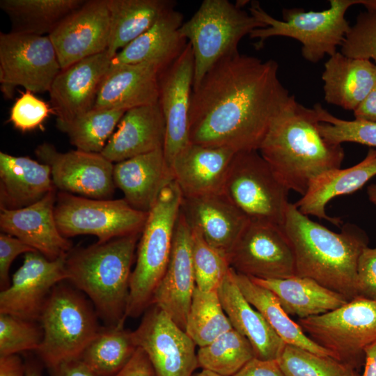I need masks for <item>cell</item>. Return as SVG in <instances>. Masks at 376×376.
Here are the masks:
<instances>
[{
	"label": "cell",
	"mask_w": 376,
	"mask_h": 376,
	"mask_svg": "<svg viewBox=\"0 0 376 376\" xmlns=\"http://www.w3.org/2000/svg\"><path fill=\"white\" fill-rule=\"evenodd\" d=\"M278 72L276 61L239 52L217 62L193 88L190 143L235 152L258 150L293 96Z\"/></svg>",
	"instance_id": "6da1fadb"
},
{
	"label": "cell",
	"mask_w": 376,
	"mask_h": 376,
	"mask_svg": "<svg viewBox=\"0 0 376 376\" xmlns=\"http://www.w3.org/2000/svg\"><path fill=\"white\" fill-rule=\"evenodd\" d=\"M318 115L293 95L271 124L258 152L280 181L302 196L320 174L340 168L345 157L340 144L320 134Z\"/></svg>",
	"instance_id": "7a4b0ae2"
},
{
	"label": "cell",
	"mask_w": 376,
	"mask_h": 376,
	"mask_svg": "<svg viewBox=\"0 0 376 376\" xmlns=\"http://www.w3.org/2000/svg\"><path fill=\"white\" fill-rule=\"evenodd\" d=\"M283 228L293 250L295 276L312 279L348 301L357 297L358 261L368 244L362 229L347 224L340 233L334 232L291 203Z\"/></svg>",
	"instance_id": "3957f363"
},
{
	"label": "cell",
	"mask_w": 376,
	"mask_h": 376,
	"mask_svg": "<svg viewBox=\"0 0 376 376\" xmlns=\"http://www.w3.org/2000/svg\"><path fill=\"white\" fill-rule=\"evenodd\" d=\"M141 233L70 250L67 280L92 301L97 315L109 327H123L131 267Z\"/></svg>",
	"instance_id": "277c9868"
},
{
	"label": "cell",
	"mask_w": 376,
	"mask_h": 376,
	"mask_svg": "<svg viewBox=\"0 0 376 376\" xmlns=\"http://www.w3.org/2000/svg\"><path fill=\"white\" fill-rule=\"evenodd\" d=\"M182 201V194L173 181L148 212L130 276L126 318L139 317L151 305L169 262Z\"/></svg>",
	"instance_id": "5b68a950"
},
{
	"label": "cell",
	"mask_w": 376,
	"mask_h": 376,
	"mask_svg": "<svg viewBox=\"0 0 376 376\" xmlns=\"http://www.w3.org/2000/svg\"><path fill=\"white\" fill-rule=\"evenodd\" d=\"M330 7L322 11H305L302 8H283V20L277 19L260 6L259 2L251 3L249 13L266 26L253 30L249 37L258 39L256 48L271 37L292 38L302 44L301 54L311 63L337 52L350 29L345 19L347 9L358 0H331Z\"/></svg>",
	"instance_id": "8992f818"
},
{
	"label": "cell",
	"mask_w": 376,
	"mask_h": 376,
	"mask_svg": "<svg viewBox=\"0 0 376 376\" xmlns=\"http://www.w3.org/2000/svg\"><path fill=\"white\" fill-rule=\"evenodd\" d=\"M265 26L238 3L204 0L193 16L180 28L194 54L193 88L221 59L239 52L238 45L245 36Z\"/></svg>",
	"instance_id": "52a82bcc"
},
{
	"label": "cell",
	"mask_w": 376,
	"mask_h": 376,
	"mask_svg": "<svg viewBox=\"0 0 376 376\" xmlns=\"http://www.w3.org/2000/svg\"><path fill=\"white\" fill-rule=\"evenodd\" d=\"M97 313L75 290L56 285L42 309L40 320L42 340L38 352L54 370L61 364L79 359L101 329Z\"/></svg>",
	"instance_id": "ba28073f"
},
{
	"label": "cell",
	"mask_w": 376,
	"mask_h": 376,
	"mask_svg": "<svg viewBox=\"0 0 376 376\" xmlns=\"http://www.w3.org/2000/svg\"><path fill=\"white\" fill-rule=\"evenodd\" d=\"M289 191L259 152L250 150L235 154L223 192L249 221L283 226Z\"/></svg>",
	"instance_id": "9c48e42d"
},
{
	"label": "cell",
	"mask_w": 376,
	"mask_h": 376,
	"mask_svg": "<svg viewBox=\"0 0 376 376\" xmlns=\"http://www.w3.org/2000/svg\"><path fill=\"white\" fill-rule=\"evenodd\" d=\"M148 212L132 207L123 199H96L61 191L54 214L60 233L69 237L93 235L104 242L141 233Z\"/></svg>",
	"instance_id": "30bf717a"
},
{
	"label": "cell",
	"mask_w": 376,
	"mask_h": 376,
	"mask_svg": "<svg viewBox=\"0 0 376 376\" xmlns=\"http://www.w3.org/2000/svg\"><path fill=\"white\" fill-rule=\"evenodd\" d=\"M303 331L334 358L352 366L376 342V301L357 297L324 314L299 319Z\"/></svg>",
	"instance_id": "8fae6325"
},
{
	"label": "cell",
	"mask_w": 376,
	"mask_h": 376,
	"mask_svg": "<svg viewBox=\"0 0 376 376\" xmlns=\"http://www.w3.org/2000/svg\"><path fill=\"white\" fill-rule=\"evenodd\" d=\"M61 70L48 36L0 33L1 90L11 98L17 86L32 93L49 92Z\"/></svg>",
	"instance_id": "7c38bea8"
},
{
	"label": "cell",
	"mask_w": 376,
	"mask_h": 376,
	"mask_svg": "<svg viewBox=\"0 0 376 376\" xmlns=\"http://www.w3.org/2000/svg\"><path fill=\"white\" fill-rule=\"evenodd\" d=\"M237 273L259 279H281L295 276L292 248L283 226L249 221L227 256Z\"/></svg>",
	"instance_id": "4fadbf2b"
},
{
	"label": "cell",
	"mask_w": 376,
	"mask_h": 376,
	"mask_svg": "<svg viewBox=\"0 0 376 376\" xmlns=\"http://www.w3.org/2000/svg\"><path fill=\"white\" fill-rule=\"evenodd\" d=\"M132 336L148 357L156 376H192L198 367L196 344L156 305L144 313Z\"/></svg>",
	"instance_id": "5bb4252c"
},
{
	"label": "cell",
	"mask_w": 376,
	"mask_h": 376,
	"mask_svg": "<svg viewBox=\"0 0 376 376\" xmlns=\"http://www.w3.org/2000/svg\"><path fill=\"white\" fill-rule=\"evenodd\" d=\"M35 152L49 166L56 189L96 199H107L113 194L114 164L101 153L77 149L61 152L48 143L39 145Z\"/></svg>",
	"instance_id": "9a60e30c"
},
{
	"label": "cell",
	"mask_w": 376,
	"mask_h": 376,
	"mask_svg": "<svg viewBox=\"0 0 376 376\" xmlns=\"http://www.w3.org/2000/svg\"><path fill=\"white\" fill-rule=\"evenodd\" d=\"M66 257L49 260L38 251L25 253L10 285L0 292V313L30 321L39 319L54 288L67 280Z\"/></svg>",
	"instance_id": "2e32d148"
},
{
	"label": "cell",
	"mask_w": 376,
	"mask_h": 376,
	"mask_svg": "<svg viewBox=\"0 0 376 376\" xmlns=\"http://www.w3.org/2000/svg\"><path fill=\"white\" fill-rule=\"evenodd\" d=\"M194 76V58L187 42L181 54L159 77V103L166 123L163 148L167 163L190 143L189 110Z\"/></svg>",
	"instance_id": "e0dca14e"
},
{
	"label": "cell",
	"mask_w": 376,
	"mask_h": 376,
	"mask_svg": "<svg viewBox=\"0 0 376 376\" xmlns=\"http://www.w3.org/2000/svg\"><path fill=\"white\" fill-rule=\"evenodd\" d=\"M110 18L107 0L85 1L48 36L61 70L107 49Z\"/></svg>",
	"instance_id": "ac0fdd59"
},
{
	"label": "cell",
	"mask_w": 376,
	"mask_h": 376,
	"mask_svg": "<svg viewBox=\"0 0 376 376\" xmlns=\"http://www.w3.org/2000/svg\"><path fill=\"white\" fill-rule=\"evenodd\" d=\"M196 287L191 228L180 211L169 262L154 292L151 305H156L162 309L178 327L185 331Z\"/></svg>",
	"instance_id": "d6986e66"
},
{
	"label": "cell",
	"mask_w": 376,
	"mask_h": 376,
	"mask_svg": "<svg viewBox=\"0 0 376 376\" xmlns=\"http://www.w3.org/2000/svg\"><path fill=\"white\" fill-rule=\"evenodd\" d=\"M56 195L54 189L29 206L19 209L0 207L1 231L17 237L49 260L67 256L71 243L56 224Z\"/></svg>",
	"instance_id": "ffe728a7"
},
{
	"label": "cell",
	"mask_w": 376,
	"mask_h": 376,
	"mask_svg": "<svg viewBox=\"0 0 376 376\" xmlns=\"http://www.w3.org/2000/svg\"><path fill=\"white\" fill-rule=\"evenodd\" d=\"M111 60L105 50L60 71L49 91L56 120L69 121L94 107Z\"/></svg>",
	"instance_id": "44dd1931"
},
{
	"label": "cell",
	"mask_w": 376,
	"mask_h": 376,
	"mask_svg": "<svg viewBox=\"0 0 376 376\" xmlns=\"http://www.w3.org/2000/svg\"><path fill=\"white\" fill-rule=\"evenodd\" d=\"M180 211L190 228L226 257L249 221L224 192L182 197Z\"/></svg>",
	"instance_id": "7402d4cb"
},
{
	"label": "cell",
	"mask_w": 376,
	"mask_h": 376,
	"mask_svg": "<svg viewBox=\"0 0 376 376\" xmlns=\"http://www.w3.org/2000/svg\"><path fill=\"white\" fill-rule=\"evenodd\" d=\"M236 152L190 143L173 159L174 181L184 198L221 193Z\"/></svg>",
	"instance_id": "603a6c76"
},
{
	"label": "cell",
	"mask_w": 376,
	"mask_h": 376,
	"mask_svg": "<svg viewBox=\"0 0 376 376\" xmlns=\"http://www.w3.org/2000/svg\"><path fill=\"white\" fill-rule=\"evenodd\" d=\"M160 72L159 67L150 63H111L93 108L127 111L157 103Z\"/></svg>",
	"instance_id": "cb8c5ba5"
},
{
	"label": "cell",
	"mask_w": 376,
	"mask_h": 376,
	"mask_svg": "<svg viewBox=\"0 0 376 376\" xmlns=\"http://www.w3.org/2000/svg\"><path fill=\"white\" fill-rule=\"evenodd\" d=\"M113 181L132 207L148 213L174 176L159 149L116 163Z\"/></svg>",
	"instance_id": "d4e9b609"
},
{
	"label": "cell",
	"mask_w": 376,
	"mask_h": 376,
	"mask_svg": "<svg viewBox=\"0 0 376 376\" xmlns=\"http://www.w3.org/2000/svg\"><path fill=\"white\" fill-rule=\"evenodd\" d=\"M101 154L111 162L163 149L166 123L159 102L127 110Z\"/></svg>",
	"instance_id": "484cf974"
},
{
	"label": "cell",
	"mask_w": 376,
	"mask_h": 376,
	"mask_svg": "<svg viewBox=\"0 0 376 376\" xmlns=\"http://www.w3.org/2000/svg\"><path fill=\"white\" fill-rule=\"evenodd\" d=\"M217 290L233 329L248 340L255 357L263 360L276 359L285 343L244 297L231 267Z\"/></svg>",
	"instance_id": "4316f807"
},
{
	"label": "cell",
	"mask_w": 376,
	"mask_h": 376,
	"mask_svg": "<svg viewBox=\"0 0 376 376\" xmlns=\"http://www.w3.org/2000/svg\"><path fill=\"white\" fill-rule=\"evenodd\" d=\"M183 18L182 13L174 8L169 9L149 29L119 51L111 63H150L163 71L175 61L187 45V40L180 32Z\"/></svg>",
	"instance_id": "83f0119b"
},
{
	"label": "cell",
	"mask_w": 376,
	"mask_h": 376,
	"mask_svg": "<svg viewBox=\"0 0 376 376\" xmlns=\"http://www.w3.org/2000/svg\"><path fill=\"white\" fill-rule=\"evenodd\" d=\"M375 175L376 149L370 148L365 158L354 166L330 170L315 178L305 194L295 205L306 216L324 219L338 226L341 220L327 214V204L338 196L355 192Z\"/></svg>",
	"instance_id": "f1b7e54d"
},
{
	"label": "cell",
	"mask_w": 376,
	"mask_h": 376,
	"mask_svg": "<svg viewBox=\"0 0 376 376\" xmlns=\"http://www.w3.org/2000/svg\"><path fill=\"white\" fill-rule=\"evenodd\" d=\"M54 189L48 165L28 157L0 152V207H24Z\"/></svg>",
	"instance_id": "f546056e"
},
{
	"label": "cell",
	"mask_w": 376,
	"mask_h": 376,
	"mask_svg": "<svg viewBox=\"0 0 376 376\" xmlns=\"http://www.w3.org/2000/svg\"><path fill=\"white\" fill-rule=\"evenodd\" d=\"M322 79L325 101L354 111L376 84V65L337 52L324 63Z\"/></svg>",
	"instance_id": "4dcf8cb0"
},
{
	"label": "cell",
	"mask_w": 376,
	"mask_h": 376,
	"mask_svg": "<svg viewBox=\"0 0 376 376\" xmlns=\"http://www.w3.org/2000/svg\"><path fill=\"white\" fill-rule=\"evenodd\" d=\"M250 279L272 292L289 315H296L299 319L324 314L348 301L341 294L307 277L294 276L267 280Z\"/></svg>",
	"instance_id": "1f68e13d"
},
{
	"label": "cell",
	"mask_w": 376,
	"mask_h": 376,
	"mask_svg": "<svg viewBox=\"0 0 376 376\" xmlns=\"http://www.w3.org/2000/svg\"><path fill=\"white\" fill-rule=\"evenodd\" d=\"M110 27L107 52L116 54L149 29L167 10L171 0H107Z\"/></svg>",
	"instance_id": "d6a6232c"
},
{
	"label": "cell",
	"mask_w": 376,
	"mask_h": 376,
	"mask_svg": "<svg viewBox=\"0 0 376 376\" xmlns=\"http://www.w3.org/2000/svg\"><path fill=\"white\" fill-rule=\"evenodd\" d=\"M233 273L235 281L244 297L263 315L285 344L334 358L330 351L306 336L299 324L293 321L283 310L272 292L257 284L249 277L237 273L234 269Z\"/></svg>",
	"instance_id": "836d02e7"
},
{
	"label": "cell",
	"mask_w": 376,
	"mask_h": 376,
	"mask_svg": "<svg viewBox=\"0 0 376 376\" xmlns=\"http://www.w3.org/2000/svg\"><path fill=\"white\" fill-rule=\"evenodd\" d=\"M84 0H1L0 8L11 22V32L49 36Z\"/></svg>",
	"instance_id": "e575fe53"
},
{
	"label": "cell",
	"mask_w": 376,
	"mask_h": 376,
	"mask_svg": "<svg viewBox=\"0 0 376 376\" xmlns=\"http://www.w3.org/2000/svg\"><path fill=\"white\" fill-rule=\"evenodd\" d=\"M132 331L118 327L100 329L80 358L99 376H114L136 351Z\"/></svg>",
	"instance_id": "d590c367"
},
{
	"label": "cell",
	"mask_w": 376,
	"mask_h": 376,
	"mask_svg": "<svg viewBox=\"0 0 376 376\" xmlns=\"http://www.w3.org/2000/svg\"><path fill=\"white\" fill-rule=\"evenodd\" d=\"M126 111L93 108L69 121L56 120L77 150L101 153Z\"/></svg>",
	"instance_id": "8d00e7d4"
},
{
	"label": "cell",
	"mask_w": 376,
	"mask_h": 376,
	"mask_svg": "<svg viewBox=\"0 0 376 376\" xmlns=\"http://www.w3.org/2000/svg\"><path fill=\"white\" fill-rule=\"evenodd\" d=\"M232 329L218 290L203 292L196 287L185 327L194 343L205 346Z\"/></svg>",
	"instance_id": "74e56055"
},
{
	"label": "cell",
	"mask_w": 376,
	"mask_h": 376,
	"mask_svg": "<svg viewBox=\"0 0 376 376\" xmlns=\"http://www.w3.org/2000/svg\"><path fill=\"white\" fill-rule=\"evenodd\" d=\"M255 357L248 340L232 329L197 351L198 367L233 376Z\"/></svg>",
	"instance_id": "f35d334b"
},
{
	"label": "cell",
	"mask_w": 376,
	"mask_h": 376,
	"mask_svg": "<svg viewBox=\"0 0 376 376\" xmlns=\"http://www.w3.org/2000/svg\"><path fill=\"white\" fill-rule=\"evenodd\" d=\"M285 376H354L350 366L331 357L319 355L285 344L276 359Z\"/></svg>",
	"instance_id": "ab89813d"
},
{
	"label": "cell",
	"mask_w": 376,
	"mask_h": 376,
	"mask_svg": "<svg viewBox=\"0 0 376 376\" xmlns=\"http://www.w3.org/2000/svg\"><path fill=\"white\" fill-rule=\"evenodd\" d=\"M191 240L196 288L203 292L217 290L230 267L227 257L191 228Z\"/></svg>",
	"instance_id": "60d3db41"
},
{
	"label": "cell",
	"mask_w": 376,
	"mask_h": 376,
	"mask_svg": "<svg viewBox=\"0 0 376 376\" xmlns=\"http://www.w3.org/2000/svg\"><path fill=\"white\" fill-rule=\"evenodd\" d=\"M313 108L320 120L318 130L329 143L341 145L345 142H352L376 147V122L338 118L319 103H316Z\"/></svg>",
	"instance_id": "b9f144b4"
},
{
	"label": "cell",
	"mask_w": 376,
	"mask_h": 376,
	"mask_svg": "<svg viewBox=\"0 0 376 376\" xmlns=\"http://www.w3.org/2000/svg\"><path fill=\"white\" fill-rule=\"evenodd\" d=\"M42 329L30 320L0 313V356L36 350L42 340Z\"/></svg>",
	"instance_id": "7bdbcfd3"
},
{
	"label": "cell",
	"mask_w": 376,
	"mask_h": 376,
	"mask_svg": "<svg viewBox=\"0 0 376 376\" xmlns=\"http://www.w3.org/2000/svg\"><path fill=\"white\" fill-rule=\"evenodd\" d=\"M340 47L343 55L354 58H373L376 65V11L361 13Z\"/></svg>",
	"instance_id": "ee69618b"
},
{
	"label": "cell",
	"mask_w": 376,
	"mask_h": 376,
	"mask_svg": "<svg viewBox=\"0 0 376 376\" xmlns=\"http://www.w3.org/2000/svg\"><path fill=\"white\" fill-rule=\"evenodd\" d=\"M50 112L49 104L26 91L13 105L9 121L22 132L31 131L41 126Z\"/></svg>",
	"instance_id": "f6af8a7d"
},
{
	"label": "cell",
	"mask_w": 376,
	"mask_h": 376,
	"mask_svg": "<svg viewBox=\"0 0 376 376\" xmlns=\"http://www.w3.org/2000/svg\"><path fill=\"white\" fill-rule=\"evenodd\" d=\"M357 297L376 301V248L364 249L357 265Z\"/></svg>",
	"instance_id": "bcb514c9"
},
{
	"label": "cell",
	"mask_w": 376,
	"mask_h": 376,
	"mask_svg": "<svg viewBox=\"0 0 376 376\" xmlns=\"http://www.w3.org/2000/svg\"><path fill=\"white\" fill-rule=\"evenodd\" d=\"M37 251L17 237L4 233L0 234V286L8 287L9 270L13 261L21 253Z\"/></svg>",
	"instance_id": "7dc6e473"
},
{
	"label": "cell",
	"mask_w": 376,
	"mask_h": 376,
	"mask_svg": "<svg viewBox=\"0 0 376 376\" xmlns=\"http://www.w3.org/2000/svg\"><path fill=\"white\" fill-rule=\"evenodd\" d=\"M233 376H285V375L276 359L263 360L254 357Z\"/></svg>",
	"instance_id": "c3c4849f"
},
{
	"label": "cell",
	"mask_w": 376,
	"mask_h": 376,
	"mask_svg": "<svg viewBox=\"0 0 376 376\" xmlns=\"http://www.w3.org/2000/svg\"><path fill=\"white\" fill-rule=\"evenodd\" d=\"M114 376H156L154 369L140 347H137L128 363Z\"/></svg>",
	"instance_id": "681fc988"
},
{
	"label": "cell",
	"mask_w": 376,
	"mask_h": 376,
	"mask_svg": "<svg viewBox=\"0 0 376 376\" xmlns=\"http://www.w3.org/2000/svg\"><path fill=\"white\" fill-rule=\"evenodd\" d=\"M54 370L57 376H99L81 359L64 363Z\"/></svg>",
	"instance_id": "f907efd6"
},
{
	"label": "cell",
	"mask_w": 376,
	"mask_h": 376,
	"mask_svg": "<svg viewBox=\"0 0 376 376\" xmlns=\"http://www.w3.org/2000/svg\"><path fill=\"white\" fill-rule=\"evenodd\" d=\"M353 112L356 120L376 122V84Z\"/></svg>",
	"instance_id": "816d5d0a"
},
{
	"label": "cell",
	"mask_w": 376,
	"mask_h": 376,
	"mask_svg": "<svg viewBox=\"0 0 376 376\" xmlns=\"http://www.w3.org/2000/svg\"><path fill=\"white\" fill-rule=\"evenodd\" d=\"M0 376H26V368L17 354L0 356Z\"/></svg>",
	"instance_id": "f5cc1de1"
},
{
	"label": "cell",
	"mask_w": 376,
	"mask_h": 376,
	"mask_svg": "<svg viewBox=\"0 0 376 376\" xmlns=\"http://www.w3.org/2000/svg\"><path fill=\"white\" fill-rule=\"evenodd\" d=\"M364 357V370L361 376H376V342L365 348Z\"/></svg>",
	"instance_id": "db71d44e"
},
{
	"label": "cell",
	"mask_w": 376,
	"mask_h": 376,
	"mask_svg": "<svg viewBox=\"0 0 376 376\" xmlns=\"http://www.w3.org/2000/svg\"><path fill=\"white\" fill-rule=\"evenodd\" d=\"M367 194L370 201L376 205V184H372L368 187Z\"/></svg>",
	"instance_id": "11a10c76"
},
{
	"label": "cell",
	"mask_w": 376,
	"mask_h": 376,
	"mask_svg": "<svg viewBox=\"0 0 376 376\" xmlns=\"http://www.w3.org/2000/svg\"><path fill=\"white\" fill-rule=\"evenodd\" d=\"M192 376H223V375L210 370L202 369L200 372L194 373Z\"/></svg>",
	"instance_id": "9f6ffc18"
},
{
	"label": "cell",
	"mask_w": 376,
	"mask_h": 376,
	"mask_svg": "<svg viewBox=\"0 0 376 376\" xmlns=\"http://www.w3.org/2000/svg\"><path fill=\"white\" fill-rule=\"evenodd\" d=\"M26 376H41L40 372L33 367L26 368Z\"/></svg>",
	"instance_id": "6f0895ef"
}]
</instances>
